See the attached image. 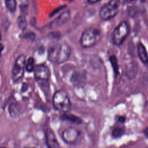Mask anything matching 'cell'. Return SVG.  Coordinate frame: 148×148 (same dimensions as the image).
Segmentation results:
<instances>
[{
  "label": "cell",
  "mask_w": 148,
  "mask_h": 148,
  "mask_svg": "<svg viewBox=\"0 0 148 148\" xmlns=\"http://www.w3.org/2000/svg\"><path fill=\"white\" fill-rule=\"evenodd\" d=\"M71 48L65 42L56 43L51 45L48 50V58L53 63L60 64L66 61L70 57Z\"/></svg>",
  "instance_id": "cell-1"
},
{
  "label": "cell",
  "mask_w": 148,
  "mask_h": 148,
  "mask_svg": "<svg viewBox=\"0 0 148 148\" xmlns=\"http://www.w3.org/2000/svg\"><path fill=\"white\" fill-rule=\"evenodd\" d=\"M101 39L100 30L95 27L85 29L80 38V45L83 48H90L95 46Z\"/></svg>",
  "instance_id": "cell-2"
},
{
  "label": "cell",
  "mask_w": 148,
  "mask_h": 148,
  "mask_svg": "<svg viewBox=\"0 0 148 148\" xmlns=\"http://www.w3.org/2000/svg\"><path fill=\"white\" fill-rule=\"evenodd\" d=\"M53 105L56 110L64 113L69 112L72 107L68 94L62 90L54 93L53 97Z\"/></svg>",
  "instance_id": "cell-3"
},
{
  "label": "cell",
  "mask_w": 148,
  "mask_h": 148,
  "mask_svg": "<svg viewBox=\"0 0 148 148\" xmlns=\"http://www.w3.org/2000/svg\"><path fill=\"white\" fill-rule=\"evenodd\" d=\"M130 32V27L128 23L125 21H121L113 31L112 36L113 43L117 46L121 45L129 35Z\"/></svg>",
  "instance_id": "cell-4"
},
{
  "label": "cell",
  "mask_w": 148,
  "mask_h": 148,
  "mask_svg": "<svg viewBox=\"0 0 148 148\" xmlns=\"http://www.w3.org/2000/svg\"><path fill=\"white\" fill-rule=\"evenodd\" d=\"M120 5V0H110L103 5L99 10L100 18L104 21L114 18L119 12Z\"/></svg>",
  "instance_id": "cell-5"
},
{
  "label": "cell",
  "mask_w": 148,
  "mask_h": 148,
  "mask_svg": "<svg viewBox=\"0 0 148 148\" xmlns=\"http://www.w3.org/2000/svg\"><path fill=\"white\" fill-rule=\"evenodd\" d=\"M63 140L69 145H76L82 138V133L80 130L70 127L65 129L62 132Z\"/></svg>",
  "instance_id": "cell-6"
},
{
  "label": "cell",
  "mask_w": 148,
  "mask_h": 148,
  "mask_svg": "<svg viewBox=\"0 0 148 148\" xmlns=\"http://www.w3.org/2000/svg\"><path fill=\"white\" fill-rule=\"evenodd\" d=\"M26 61V57L24 55L20 56L16 60L12 71V77L13 81L17 82L23 76Z\"/></svg>",
  "instance_id": "cell-7"
},
{
  "label": "cell",
  "mask_w": 148,
  "mask_h": 148,
  "mask_svg": "<svg viewBox=\"0 0 148 148\" xmlns=\"http://www.w3.org/2000/svg\"><path fill=\"white\" fill-rule=\"evenodd\" d=\"M34 72L36 80L40 84L47 82L50 77L49 68L47 65L43 64L36 65Z\"/></svg>",
  "instance_id": "cell-8"
},
{
  "label": "cell",
  "mask_w": 148,
  "mask_h": 148,
  "mask_svg": "<svg viewBox=\"0 0 148 148\" xmlns=\"http://www.w3.org/2000/svg\"><path fill=\"white\" fill-rule=\"evenodd\" d=\"M45 137H46V143L47 146L50 148H57L60 147V145L56 138L54 132L53 131L48 128L45 133Z\"/></svg>",
  "instance_id": "cell-9"
},
{
  "label": "cell",
  "mask_w": 148,
  "mask_h": 148,
  "mask_svg": "<svg viewBox=\"0 0 148 148\" xmlns=\"http://www.w3.org/2000/svg\"><path fill=\"white\" fill-rule=\"evenodd\" d=\"M137 53L142 62L145 65L148 66V53L145 45L141 42H139L138 43Z\"/></svg>",
  "instance_id": "cell-10"
},
{
  "label": "cell",
  "mask_w": 148,
  "mask_h": 148,
  "mask_svg": "<svg viewBox=\"0 0 148 148\" xmlns=\"http://www.w3.org/2000/svg\"><path fill=\"white\" fill-rule=\"evenodd\" d=\"M70 17V12L69 10L64 12L58 17H57L51 24L52 28H57L65 24Z\"/></svg>",
  "instance_id": "cell-11"
},
{
  "label": "cell",
  "mask_w": 148,
  "mask_h": 148,
  "mask_svg": "<svg viewBox=\"0 0 148 148\" xmlns=\"http://www.w3.org/2000/svg\"><path fill=\"white\" fill-rule=\"evenodd\" d=\"M62 116V117L64 120L69 121L72 123H75L77 124H80L82 123V120L80 117L72 114L67 113V112L64 113V114Z\"/></svg>",
  "instance_id": "cell-12"
},
{
  "label": "cell",
  "mask_w": 148,
  "mask_h": 148,
  "mask_svg": "<svg viewBox=\"0 0 148 148\" xmlns=\"http://www.w3.org/2000/svg\"><path fill=\"white\" fill-rule=\"evenodd\" d=\"M109 61L112 66L115 75L117 76L119 74V66L117 57L114 55H112L109 57Z\"/></svg>",
  "instance_id": "cell-13"
},
{
  "label": "cell",
  "mask_w": 148,
  "mask_h": 148,
  "mask_svg": "<svg viewBox=\"0 0 148 148\" xmlns=\"http://www.w3.org/2000/svg\"><path fill=\"white\" fill-rule=\"evenodd\" d=\"M125 132V129L123 127L117 126L114 128L112 132V135L114 138H119L123 135Z\"/></svg>",
  "instance_id": "cell-14"
},
{
  "label": "cell",
  "mask_w": 148,
  "mask_h": 148,
  "mask_svg": "<svg viewBox=\"0 0 148 148\" xmlns=\"http://www.w3.org/2000/svg\"><path fill=\"white\" fill-rule=\"evenodd\" d=\"M35 60L32 57H30L28 58L26 61V65H25V69L29 72H31L34 71L35 68Z\"/></svg>",
  "instance_id": "cell-15"
},
{
  "label": "cell",
  "mask_w": 148,
  "mask_h": 148,
  "mask_svg": "<svg viewBox=\"0 0 148 148\" xmlns=\"http://www.w3.org/2000/svg\"><path fill=\"white\" fill-rule=\"evenodd\" d=\"M5 5L10 12L13 13L16 11L17 7L16 0H5Z\"/></svg>",
  "instance_id": "cell-16"
},
{
  "label": "cell",
  "mask_w": 148,
  "mask_h": 148,
  "mask_svg": "<svg viewBox=\"0 0 148 148\" xmlns=\"http://www.w3.org/2000/svg\"><path fill=\"white\" fill-rule=\"evenodd\" d=\"M9 112L12 117H16L18 115L20 109L16 103H12L9 107Z\"/></svg>",
  "instance_id": "cell-17"
},
{
  "label": "cell",
  "mask_w": 148,
  "mask_h": 148,
  "mask_svg": "<svg viewBox=\"0 0 148 148\" xmlns=\"http://www.w3.org/2000/svg\"><path fill=\"white\" fill-rule=\"evenodd\" d=\"M17 24L18 27L23 30H24L27 27V23L24 16L21 15L17 18Z\"/></svg>",
  "instance_id": "cell-18"
},
{
  "label": "cell",
  "mask_w": 148,
  "mask_h": 148,
  "mask_svg": "<svg viewBox=\"0 0 148 148\" xmlns=\"http://www.w3.org/2000/svg\"><path fill=\"white\" fill-rule=\"evenodd\" d=\"M66 6L65 5H61V6H60L57 8H56V9H54L53 11L51 12V13H50L49 14V16L51 17H53L54 16L55 14H56L57 13H58V12H60V11H61L62 10H63Z\"/></svg>",
  "instance_id": "cell-19"
},
{
  "label": "cell",
  "mask_w": 148,
  "mask_h": 148,
  "mask_svg": "<svg viewBox=\"0 0 148 148\" xmlns=\"http://www.w3.org/2000/svg\"><path fill=\"white\" fill-rule=\"evenodd\" d=\"M23 38H25V39H27L33 40L35 39V34L34 32H30L25 34L23 36Z\"/></svg>",
  "instance_id": "cell-20"
},
{
  "label": "cell",
  "mask_w": 148,
  "mask_h": 148,
  "mask_svg": "<svg viewBox=\"0 0 148 148\" xmlns=\"http://www.w3.org/2000/svg\"><path fill=\"white\" fill-rule=\"evenodd\" d=\"M125 117L122 116H119L118 119H117V121L118 122L120 123H124L125 121Z\"/></svg>",
  "instance_id": "cell-21"
},
{
  "label": "cell",
  "mask_w": 148,
  "mask_h": 148,
  "mask_svg": "<svg viewBox=\"0 0 148 148\" xmlns=\"http://www.w3.org/2000/svg\"><path fill=\"white\" fill-rule=\"evenodd\" d=\"M143 132H144V134L146 136V137L147 138H148V127H146V128H145V130L143 131Z\"/></svg>",
  "instance_id": "cell-22"
},
{
  "label": "cell",
  "mask_w": 148,
  "mask_h": 148,
  "mask_svg": "<svg viewBox=\"0 0 148 148\" xmlns=\"http://www.w3.org/2000/svg\"><path fill=\"white\" fill-rule=\"evenodd\" d=\"M100 0H87L88 2L90 3H95L98 2V1H99Z\"/></svg>",
  "instance_id": "cell-23"
},
{
  "label": "cell",
  "mask_w": 148,
  "mask_h": 148,
  "mask_svg": "<svg viewBox=\"0 0 148 148\" xmlns=\"http://www.w3.org/2000/svg\"><path fill=\"white\" fill-rule=\"evenodd\" d=\"M3 49H4V46H3L2 43H0V57H1V56L2 51V50H3Z\"/></svg>",
  "instance_id": "cell-24"
},
{
  "label": "cell",
  "mask_w": 148,
  "mask_h": 148,
  "mask_svg": "<svg viewBox=\"0 0 148 148\" xmlns=\"http://www.w3.org/2000/svg\"><path fill=\"white\" fill-rule=\"evenodd\" d=\"M125 2H131V1H134V0H124Z\"/></svg>",
  "instance_id": "cell-25"
},
{
  "label": "cell",
  "mask_w": 148,
  "mask_h": 148,
  "mask_svg": "<svg viewBox=\"0 0 148 148\" xmlns=\"http://www.w3.org/2000/svg\"><path fill=\"white\" fill-rule=\"evenodd\" d=\"M1 102H2V98H1V97L0 96V106H1Z\"/></svg>",
  "instance_id": "cell-26"
},
{
  "label": "cell",
  "mask_w": 148,
  "mask_h": 148,
  "mask_svg": "<svg viewBox=\"0 0 148 148\" xmlns=\"http://www.w3.org/2000/svg\"><path fill=\"white\" fill-rule=\"evenodd\" d=\"M1 39V31H0V40Z\"/></svg>",
  "instance_id": "cell-27"
}]
</instances>
